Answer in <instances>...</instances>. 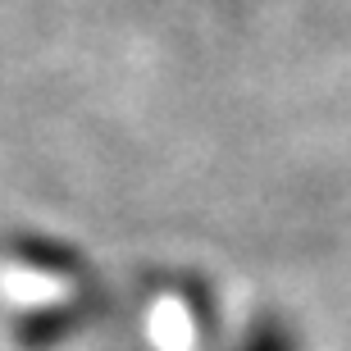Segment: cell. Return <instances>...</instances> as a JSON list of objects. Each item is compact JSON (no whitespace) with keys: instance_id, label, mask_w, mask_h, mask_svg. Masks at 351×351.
<instances>
[{"instance_id":"1","label":"cell","mask_w":351,"mask_h":351,"mask_svg":"<svg viewBox=\"0 0 351 351\" xmlns=\"http://www.w3.org/2000/svg\"><path fill=\"white\" fill-rule=\"evenodd\" d=\"M242 351H301V347H297V333H292L287 324H278V319H261V324L247 333Z\"/></svg>"}]
</instances>
